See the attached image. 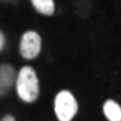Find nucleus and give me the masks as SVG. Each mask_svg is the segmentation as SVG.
I'll use <instances>...</instances> for the list:
<instances>
[{
	"label": "nucleus",
	"instance_id": "nucleus-7",
	"mask_svg": "<svg viewBox=\"0 0 121 121\" xmlns=\"http://www.w3.org/2000/svg\"><path fill=\"white\" fill-rule=\"evenodd\" d=\"M4 47H5V35L3 31L0 30V52L4 50Z\"/></svg>",
	"mask_w": 121,
	"mask_h": 121
},
{
	"label": "nucleus",
	"instance_id": "nucleus-3",
	"mask_svg": "<svg viewBox=\"0 0 121 121\" xmlns=\"http://www.w3.org/2000/svg\"><path fill=\"white\" fill-rule=\"evenodd\" d=\"M42 51V36L38 31L28 30L23 32L19 42V52L20 56L27 60L38 58Z\"/></svg>",
	"mask_w": 121,
	"mask_h": 121
},
{
	"label": "nucleus",
	"instance_id": "nucleus-4",
	"mask_svg": "<svg viewBox=\"0 0 121 121\" xmlns=\"http://www.w3.org/2000/svg\"><path fill=\"white\" fill-rule=\"evenodd\" d=\"M17 71L12 65L3 63L0 65V97H4L8 94L11 87L15 85Z\"/></svg>",
	"mask_w": 121,
	"mask_h": 121
},
{
	"label": "nucleus",
	"instance_id": "nucleus-2",
	"mask_svg": "<svg viewBox=\"0 0 121 121\" xmlns=\"http://www.w3.org/2000/svg\"><path fill=\"white\" fill-rule=\"evenodd\" d=\"M54 112L58 121H73L78 113V102L70 90H60L54 98Z\"/></svg>",
	"mask_w": 121,
	"mask_h": 121
},
{
	"label": "nucleus",
	"instance_id": "nucleus-1",
	"mask_svg": "<svg viewBox=\"0 0 121 121\" xmlns=\"http://www.w3.org/2000/svg\"><path fill=\"white\" fill-rule=\"evenodd\" d=\"M17 97L26 104H32L39 97L40 85H39L38 73L32 66H23L16 74L15 81Z\"/></svg>",
	"mask_w": 121,
	"mask_h": 121
},
{
	"label": "nucleus",
	"instance_id": "nucleus-5",
	"mask_svg": "<svg viewBox=\"0 0 121 121\" xmlns=\"http://www.w3.org/2000/svg\"><path fill=\"white\" fill-rule=\"evenodd\" d=\"M102 112L108 121H121V105L114 99L109 98L105 101L102 105Z\"/></svg>",
	"mask_w": 121,
	"mask_h": 121
},
{
	"label": "nucleus",
	"instance_id": "nucleus-8",
	"mask_svg": "<svg viewBox=\"0 0 121 121\" xmlns=\"http://www.w3.org/2000/svg\"><path fill=\"white\" fill-rule=\"evenodd\" d=\"M0 121H16V118L12 116V114H5L4 117H1Z\"/></svg>",
	"mask_w": 121,
	"mask_h": 121
},
{
	"label": "nucleus",
	"instance_id": "nucleus-6",
	"mask_svg": "<svg viewBox=\"0 0 121 121\" xmlns=\"http://www.w3.org/2000/svg\"><path fill=\"white\" fill-rule=\"evenodd\" d=\"M34 9L43 16H51L55 12V1L54 0H30Z\"/></svg>",
	"mask_w": 121,
	"mask_h": 121
}]
</instances>
